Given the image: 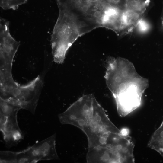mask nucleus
Listing matches in <instances>:
<instances>
[{
  "instance_id": "20e7f679",
  "label": "nucleus",
  "mask_w": 163,
  "mask_h": 163,
  "mask_svg": "<svg viewBox=\"0 0 163 163\" xmlns=\"http://www.w3.org/2000/svg\"><path fill=\"white\" fill-rule=\"evenodd\" d=\"M10 34L9 22L1 18L0 19V70L12 71L13 59L20 46Z\"/></svg>"
},
{
  "instance_id": "423d86ee",
  "label": "nucleus",
  "mask_w": 163,
  "mask_h": 163,
  "mask_svg": "<svg viewBox=\"0 0 163 163\" xmlns=\"http://www.w3.org/2000/svg\"><path fill=\"white\" fill-rule=\"evenodd\" d=\"M150 2V0H127L126 9L144 15Z\"/></svg>"
},
{
  "instance_id": "6e6552de",
  "label": "nucleus",
  "mask_w": 163,
  "mask_h": 163,
  "mask_svg": "<svg viewBox=\"0 0 163 163\" xmlns=\"http://www.w3.org/2000/svg\"><path fill=\"white\" fill-rule=\"evenodd\" d=\"M149 25L143 18L137 24L136 27H137L139 31L144 32L149 29Z\"/></svg>"
},
{
  "instance_id": "7ed1b4c3",
  "label": "nucleus",
  "mask_w": 163,
  "mask_h": 163,
  "mask_svg": "<svg viewBox=\"0 0 163 163\" xmlns=\"http://www.w3.org/2000/svg\"><path fill=\"white\" fill-rule=\"evenodd\" d=\"M43 85L42 80L40 76L23 85L17 83L14 79H10L0 85V98L17 105L34 114Z\"/></svg>"
},
{
  "instance_id": "0eeeda50",
  "label": "nucleus",
  "mask_w": 163,
  "mask_h": 163,
  "mask_svg": "<svg viewBox=\"0 0 163 163\" xmlns=\"http://www.w3.org/2000/svg\"><path fill=\"white\" fill-rule=\"evenodd\" d=\"M27 1V0H0V6L4 10H16Z\"/></svg>"
},
{
  "instance_id": "39448f33",
  "label": "nucleus",
  "mask_w": 163,
  "mask_h": 163,
  "mask_svg": "<svg viewBox=\"0 0 163 163\" xmlns=\"http://www.w3.org/2000/svg\"><path fill=\"white\" fill-rule=\"evenodd\" d=\"M16 111L8 115L0 114V131L8 147L16 145L24 136L19 127L17 120Z\"/></svg>"
},
{
  "instance_id": "f03ea898",
  "label": "nucleus",
  "mask_w": 163,
  "mask_h": 163,
  "mask_svg": "<svg viewBox=\"0 0 163 163\" xmlns=\"http://www.w3.org/2000/svg\"><path fill=\"white\" fill-rule=\"evenodd\" d=\"M74 26L85 34L100 27L106 28L110 10L106 0H60Z\"/></svg>"
},
{
  "instance_id": "f257e3e1",
  "label": "nucleus",
  "mask_w": 163,
  "mask_h": 163,
  "mask_svg": "<svg viewBox=\"0 0 163 163\" xmlns=\"http://www.w3.org/2000/svg\"><path fill=\"white\" fill-rule=\"evenodd\" d=\"M58 117L61 124L75 126L84 133L88 150L100 146L102 140L112 133L103 108L91 95L81 97Z\"/></svg>"
},
{
  "instance_id": "1a4fd4ad",
  "label": "nucleus",
  "mask_w": 163,
  "mask_h": 163,
  "mask_svg": "<svg viewBox=\"0 0 163 163\" xmlns=\"http://www.w3.org/2000/svg\"><path fill=\"white\" fill-rule=\"evenodd\" d=\"M161 137L163 138V131H162L160 133Z\"/></svg>"
}]
</instances>
